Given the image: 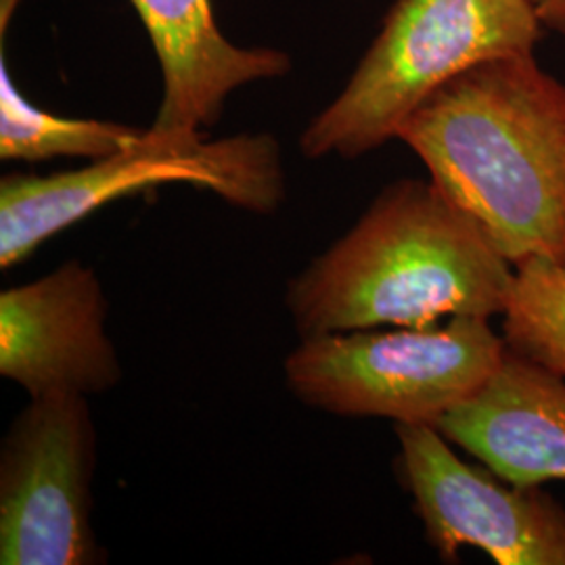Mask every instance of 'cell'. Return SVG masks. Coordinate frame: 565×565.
Listing matches in <instances>:
<instances>
[{"label":"cell","instance_id":"8992f818","mask_svg":"<svg viewBox=\"0 0 565 565\" xmlns=\"http://www.w3.org/2000/svg\"><path fill=\"white\" fill-rule=\"evenodd\" d=\"M95 469L88 398H30L0 446V564H103L93 525Z\"/></svg>","mask_w":565,"mask_h":565},{"label":"cell","instance_id":"7c38bea8","mask_svg":"<svg viewBox=\"0 0 565 565\" xmlns=\"http://www.w3.org/2000/svg\"><path fill=\"white\" fill-rule=\"evenodd\" d=\"M503 340L518 356L565 380V264L532 258L515 266Z\"/></svg>","mask_w":565,"mask_h":565},{"label":"cell","instance_id":"5bb4252c","mask_svg":"<svg viewBox=\"0 0 565 565\" xmlns=\"http://www.w3.org/2000/svg\"><path fill=\"white\" fill-rule=\"evenodd\" d=\"M18 4V0H2V28H0V32L4 34V28H7V20L11 18V13H13V7Z\"/></svg>","mask_w":565,"mask_h":565},{"label":"cell","instance_id":"5b68a950","mask_svg":"<svg viewBox=\"0 0 565 565\" xmlns=\"http://www.w3.org/2000/svg\"><path fill=\"white\" fill-rule=\"evenodd\" d=\"M505 352L488 319L452 317L431 327L303 338L285 361V380L317 411L436 427L490 380Z\"/></svg>","mask_w":565,"mask_h":565},{"label":"cell","instance_id":"7a4b0ae2","mask_svg":"<svg viewBox=\"0 0 565 565\" xmlns=\"http://www.w3.org/2000/svg\"><path fill=\"white\" fill-rule=\"evenodd\" d=\"M515 268L431 181L382 189L356 224L287 287L300 338L503 317Z\"/></svg>","mask_w":565,"mask_h":565},{"label":"cell","instance_id":"9c48e42d","mask_svg":"<svg viewBox=\"0 0 565 565\" xmlns=\"http://www.w3.org/2000/svg\"><path fill=\"white\" fill-rule=\"evenodd\" d=\"M153 44L162 99L149 130L198 141L216 126L228 97L247 84L291 72V57L270 46H239L221 32L212 0H130Z\"/></svg>","mask_w":565,"mask_h":565},{"label":"cell","instance_id":"4fadbf2b","mask_svg":"<svg viewBox=\"0 0 565 565\" xmlns=\"http://www.w3.org/2000/svg\"><path fill=\"white\" fill-rule=\"evenodd\" d=\"M543 30L565 39V0H525Z\"/></svg>","mask_w":565,"mask_h":565},{"label":"cell","instance_id":"30bf717a","mask_svg":"<svg viewBox=\"0 0 565 565\" xmlns=\"http://www.w3.org/2000/svg\"><path fill=\"white\" fill-rule=\"evenodd\" d=\"M436 427L509 484L565 480V380L509 348L490 380Z\"/></svg>","mask_w":565,"mask_h":565},{"label":"cell","instance_id":"277c9868","mask_svg":"<svg viewBox=\"0 0 565 565\" xmlns=\"http://www.w3.org/2000/svg\"><path fill=\"white\" fill-rule=\"evenodd\" d=\"M179 182L247 212L275 214L287 195L281 142L268 132L177 141L147 128L139 145L78 170L9 174L0 181V268L28 260L42 243L107 203Z\"/></svg>","mask_w":565,"mask_h":565},{"label":"cell","instance_id":"ba28073f","mask_svg":"<svg viewBox=\"0 0 565 565\" xmlns=\"http://www.w3.org/2000/svg\"><path fill=\"white\" fill-rule=\"evenodd\" d=\"M97 273L67 260L0 294V375L30 398L105 394L120 384V356L107 335Z\"/></svg>","mask_w":565,"mask_h":565},{"label":"cell","instance_id":"52a82bcc","mask_svg":"<svg viewBox=\"0 0 565 565\" xmlns=\"http://www.w3.org/2000/svg\"><path fill=\"white\" fill-rule=\"evenodd\" d=\"M396 436L404 484L443 562L473 546L499 565H565V507L541 486L467 463L434 425H396Z\"/></svg>","mask_w":565,"mask_h":565},{"label":"cell","instance_id":"3957f363","mask_svg":"<svg viewBox=\"0 0 565 565\" xmlns=\"http://www.w3.org/2000/svg\"><path fill=\"white\" fill-rule=\"evenodd\" d=\"M543 32L525 0H396L342 93L306 126L303 158H363L446 82L534 53Z\"/></svg>","mask_w":565,"mask_h":565},{"label":"cell","instance_id":"6da1fadb","mask_svg":"<svg viewBox=\"0 0 565 565\" xmlns=\"http://www.w3.org/2000/svg\"><path fill=\"white\" fill-rule=\"evenodd\" d=\"M396 139L513 268L565 264V84L534 53L446 82Z\"/></svg>","mask_w":565,"mask_h":565},{"label":"cell","instance_id":"8fae6325","mask_svg":"<svg viewBox=\"0 0 565 565\" xmlns=\"http://www.w3.org/2000/svg\"><path fill=\"white\" fill-rule=\"evenodd\" d=\"M147 128L116 121L63 118L39 109L18 90L0 55V160L46 162L55 158L102 160L139 145Z\"/></svg>","mask_w":565,"mask_h":565}]
</instances>
